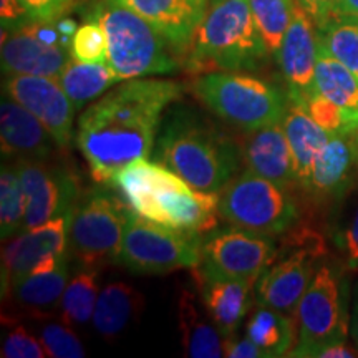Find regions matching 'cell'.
Listing matches in <instances>:
<instances>
[{
	"instance_id": "obj_1",
	"label": "cell",
	"mask_w": 358,
	"mask_h": 358,
	"mask_svg": "<svg viewBox=\"0 0 358 358\" xmlns=\"http://www.w3.org/2000/svg\"><path fill=\"white\" fill-rule=\"evenodd\" d=\"M182 85L173 80H127L80 116L75 143L96 182L151 155L161 116L179 100Z\"/></svg>"
},
{
	"instance_id": "obj_2",
	"label": "cell",
	"mask_w": 358,
	"mask_h": 358,
	"mask_svg": "<svg viewBox=\"0 0 358 358\" xmlns=\"http://www.w3.org/2000/svg\"><path fill=\"white\" fill-rule=\"evenodd\" d=\"M138 216L185 234H204L217 226L219 194L191 187L159 163L136 159L110 181Z\"/></svg>"
},
{
	"instance_id": "obj_3",
	"label": "cell",
	"mask_w": 358,
	"mask_h": 358,
	"mask_svg": "<svg viewBox=\"0 0 358 358\" xmlns=\"http://www.w3.org/2000/svg\"><path fill=\"white\" fill-rule=\"evenodd\" d=\"M156 158L194 189L219 192L239 169L237 143L194 111L174 110L156 138Z\"/></svg>"
},
{
	"instance_id": "obj_4",
	"label": "cell",
	"mask_w": 358,
	"mask_h": 358,
	"mask_svg": "<svg viewBox=\"0 0 358 358\" xmlns=\"http://www.w3.org/2000/svg\"><path fill=\"white\" fill-rule=\"evenodd\" d=\"M268 55L249 0H216L189 43L191 71L259 70Z\"/></svg>"
},
{
	"instance_id": "obj_5",
	"label": "cell",
	"mask_w": 358,
	"mask_h": 358,
	"mask_svg": "<svg viewBox=\"0 0 358 358\" xmlns=\"http://www.w3.org/2000/svg\"><path fill=\"white\" fill-rule=\"evenodd\" d=\"M106 34V65L118 82L171 73L178 62L168 52V40L153 25L116 0H101L92 10Z\"/></svg>"
},
{
	"instance_id": "obj_6",
	"label": "cell",
	"mask_w": 358,
	"mask_h": 358,
	"mask_svg": "<svg viewBox=\"0 0 358 358\" xmlns=\"http://www.w3.org/2000/svg\"><path fill=\"white\" fill-rule=\"evenodd\" d=\"M201 101L232 127L252 133L284 122L289 93L241 71H209L192 83Z\"/></svg>"
},
{
	"instance_id": "obj_7",
	"label": "cell",
	"mask_w": 358,
	"mask_h": 358,
	"mask_svg": "<svg viewBox=\"0 0 358 358\" xmlns=\"http://www.w3.org/2000/svg\"><path fill=\"white\" fill-rule=\"evenodd\" d=\"M350 299L343 272L332 264H320L297 307L299 343L289 357H317L322 348L347 343Z\"/></svg>"
},
{
	"instance_id": "obj_8",
	"label": "cell",
	"mask_w": 358,
	"mask_h": 358,
	"mask_svg": "<svg viewBox=\"0 0 358 358\" xmlns=\"http://www.w3.org/2000/svg\"><path fill=\"white\" fill-rule=\"evenodd\" d=\"M219 214L232 226L268 237L284 234L299 221L297 204L287 186L250 169L224 186L219 196Z\"/></svg>"
},
{
	"instance_id": "obj_9",
	"label": "cell",
	"mask_w": 358,
	"mask_h": 358,
	"mask_svg": "<svg viewBox=\"0 0 358 358\" xmlns=\"http://www.w3.org/2000/svg\"><path fill=\"white\" fill-rule=\"evenodd\" d=\"M131 209L101 189L80 194L69 213V249L85 267L118 264Z\"/></svg>"
},
{
	"instance_id": "obj_10",
	"label": "cell",
	"mask_w": 358,
	"mask_h": 358,
	"mask_svg": "<svg viewBox=\"0 0 358 358\" xmlns=\"http://www.w3.org/2000/svg\"><path fill=\"white\" fill-rule=\"evenodd\" d=\"M199 236L185 234L129 213L118 264L141 275H161L201 264Z\"/></svg>"
},
{
	"instance_id": "obj_11",
	"label": "cell",
	"mask_w": 358,
	"mask_h": 358,
	"mask_svg": "<svg viewBox=\"0 0 358 358\" xmlns=\"http://www.w3.org/2000/svg\"><path fill=\"white\" fill-rule=\"evenodd\" d=\"M325 256V245L315 232L295 234L287 256L279 259L259 275L254 284L259 306L275 308L282 313L297 312L301 299L317 272V262Z\"/></svg>"
},
{
	"instance_id": "obj_12",
	"label": "cell",
	"mask_w": 358,
	"mask_h": 358,
	"mask_svg": "<svg viewBox=\"0 0 358 358\" xmlns=\"http://www.w3.org/2000/svg\"><path fill=\"white\" fill-rule=\"evenodd\" d=\"M70 47L58 19L32 20L13 30L2 29V71L57 78L70 62Z\"/></svg>"
},
{
	"instance_id": "obj_13",
	"label": "cell",
	"mask_w": 358,
	"mask_h": 358,
	"mask_svg": "<svg viewBox=\"0 0 358 358\" xmlns=\"http://www.w3.org/2000/svg\"><path fill=\"white\" fill-rule=\"evenodd\" d=\"M201 254L199 266L206 271L256 284L259 275L277 261L279 249L272 237L234 226L206 232Z\"/></svg>"
},
{
	"instance_id": "obj_14",
	"label": "cell",
	"mask_w": 358,
	"mask_h": 358,
	"mask_svg": "<svg viewBox=\"0 0 358 358\" xmlns=\"http://www.w3.org/2000/svg\"><path fill=\"white\" fill-rule=\"evenodd\" d=\"M69 213L24 231L3 248V294L22 277L50 272L65 261L69 248Z\"/></svg>"
},
{
	"instance_id": "obj_15",
	"label": "cell",
	"mask_w": 358,
	"mask_h": 358,
	"mask_svg": "<svg viewBox=\"0 0 358 358\" xmlns=\"http://www.w3.org/2000/svg\"><path fill=\"white\" fill-rule=\"evenodd\" d=\"M45 159L17 161L25 194V229L66 214L80 198L78 178L64 166L45 164Z\"/></svg>"
},
{
	"instance_id": "obj_16",
	"label": "cell",
	"mask_w": 358,
	"mask_h": 358,
	"mask_svg": "<svg viewBox=\"0 0 358 358\" xmlns=\"http://www.w3.org/2000/svg\"><path fill=\"white\" fill-rule=\"evenodd\" d=\"M3 92L32 113L52 134L57 148H69L73 140V118L77 108L55 77L8 75Z\"/></svg>"
},
{
	"instance_id": "obj_17",
	"label": "cell",
	"mask_w": 358,
	"mask_h": 358,
	"mask_svg": "<svg viewBox=\"0 0 358 358\" xmlns=\"http://www.w3.org/2000/svg\"><path fill=\"white\" fill-rule=\"evenodd\" d=\"M317 58L319 38L317 30H313V19L295 0L292 20L275 58L287 83L289 98L307 101L315 93Z\"/></svg>"
},
{
	"instance_id": "obj_18",
	"label": "cell",
	"mask_w": 358,
	"mask_h": 358,
	"mask_svg": "<svg viewBox=\"0 0 358 358\" xmlns=\"http://www.w3.org/2000/svg\"><path fill=\"white\" fill-rule=\"evenodd\" d=\"M199 299L206 313L214 322L224 337H231L243 324L249 313L250 287L252 282L226 277L216 272L206 271L201 266L192 268Z\"/></svg>"
},
{
	"instance_id": "obj_19",
	"label": "cell",
	"mask_w": 358,
	"mask_h": 358,
	"mask_svg": "<svg viewBox=\"0 0 358 358\" xmlns=\"http://www.w3.org/2000/svg\"><path fill=\"white\" fill-rule=\"evenodd\" d=\"M155 27L176 52H185L208 10V0H116Z\"/></svg>"
},
{
	"instance_id": "obj_20",
	"label": "cell",
	"mask_w": 358,
	"mask_h": 358,
	"mask_svg": "<svg viewBox=\"0 0 358 358\" xmlns=\"http://www.w3.org/2000/svg\"><path fill=\"white\" fill-rule=\"evenodd\" d=\"M0 145L3 156H19V159H47L57 143L29 110L12 96H2Z\"/></svg>"
},
{
	"instance_id": "obj_21",
	"label": "cell",
	"mask_w": 358,
	"mask_h": 358,
	"mask_svg": "<svg viewBox=\"0 0 358 358\" xmlns=\"http://www.w3.org/2000/svg\"><path fill=\"white\" fill-rule=\"evenodd\" d=\"M358 143L350 134H330L312 166L307 191L320 198H337L355 179Z\"/></svg>"
},
{
	"instance_id": "obj_22",
	"label": "cell",
	"mask_w": 358,
	"mask_h": 358,
	"mask_svg": "<svg viewBox=\"0 0 358 358\" xmlns=\"http://www.w3.org/2000/svg\"><path fill=\"white\" fill-rule=\"evenodd\" d=\"M243 158L250 171L271 179L277 185L297 182L294 158L284 124L275 123L256 129L244 143Z\"/></svg>"
},
{
	"instance_id": "obj_23",
	"label": "cell",
	"mask_w": 358,
	"mask_h": 358,
	"mask_svg": "<svg viewBox=\"0 0 358 358\" xmlns=\"http://www.w3.org/2000/svg\"><path fill=\"white\" fill-rule=\"evenodd\" d=\"M282 124L292 151L295 178L299 185L307 189L313 163L322 148L329 141L330 134L315 123V120L308 113L306 101L292 100V98H289V106Z\"/></svg>"
},
{
	"instance_id": "obj_24",
	"label": "cell",
	"mask_w": 358,
	"mask_h": 358,
	"mask_svg": "<svg viewBox=\"0 0 358 358\" xmlns=\"http://www.w3.org/2000/svg\"><path fill=\"white\" fill-rule=\"evenodd\" d=\"M198 294L185 289L178 301V322L182 350L191 358L224 357V335L206 313Z\"/></svg>"
},
{
	"instance_id": "obj_25",
	"label": "cell",
	"mask_w": 358,
	"mask_h": 358,
	"mask_svg": "<svg viewBox=\"0 0 358 358\" xmlns=\"http://www.w3.org/2000/svg\"><path fill=\"white\" fill-rule=\"evenodd\" d=\"M143 297L124 282H111L100 290L93 312V327L103 338L113 340L140 315Z\"/></svg>"
},
{
	"instance_id": "obj_26",
	"label": "cell",
	"mask_w": 358,
	"mask_h": 358,
	"mask_svg": "<svg viewBox=\"0 0 358 358\" xmlns=\"http://www.w3.org/2000/svg\"><path fill=\"white\" fill-rule=\"evenodd\" d=\"M315 92L338 105L348 118L358 123V77L330 55L320 43L315 69Z\"/></svg>"
},
{
	"instance_id": "obj_27",
	"label": "cell",
	"mask_w": 358,
	"mask_h": 358,
	"mask_svg": "<svg viewBox=\"0 0 358 358\" xmlns=\"http://www.w3.org/2000/svg\"><path fill=\"white\" fill-rule=\"evenodd\" d=\"M58 82L77 110L100 98L118 78L106 64H88L70 58L58 75Z\"/></svg>"
},
{
	"instance_id": "obj_28",
	"label": "cell",
	"mask_w": 358,
	"mask_h": 358,
	"mask_svg": "<svg viewBox=\"0 0 358 358\" xmlns=\"http://www.w3.org/2000/svg\"><path fill=\"white\" fill-rule=\"evenodd\" d=\"M245 335L262 348L267 358L289 355L294 343V325L287 313L259 306L245 325Z\"/></svg>"
},
{
	"instance_id": "obj_29",
	"label": "cell",
	"mask_w": 358,
	"mask_h": 358,
	"mask_svg": "<svg viewBox=\"0 0 358 358\" xmlns=\"http://www.w3.org/2000/svg\"><path fill=\"white\" fill-rule=\"evenodd\" d=\"M66 284H69V259H65L50 272L29 274L13 282L10 287L15 301L30 310L52 308L62 301Z\"/></svg>"
},
{
	"instance_id": "obj_30",
	"label": "cell",
	"mask_w": 358,
	"mask_h": 358,
	"mask_svg": "<svg viewBox=\"0 0 358 358\" xmlns=\"http://www.w3.org/2000/svg\"><path fill=\"white\" fill-rule=\"evenodd\" d=\"M319 43L358 77V17L332 13L317 25Z\"/></svg>"
},
{
	"instance_id": "obj_31",
	"label": "cell",
	"mask_w": 358,
	"mask_h": 358,
	"mask_svg": "<svg viewBox=\"0 0 358 358\" xmlns=\"http://www.w3.org/2000/svg\"><path fill=\"white\" fill-rule=\"evenodd\" d=\"M250 10L268 55L277 58L292 20L295 0H249Z\"/></svg>"
},
{
	"instance_id": "obj_32",
	"label": "cell",
	"mask_w": 358,
	"mask_h": 358,
	"mask_svg": "<svg viewBox=\"0 0 358 358\" xmlns=\"http://www.w3.org/2000/svg\"><path fill=\"white\" fill-rule=\"evenodd\" d=\"M25 194L17 168L3 164L0 171V237L12 239L25 229Z\"/></svg>"
},
{
	"instance_id": "obj_33",
	"label": "cell",
	"mask_w": 358,
	"mask_h": 358,
	"mask_svg": "<svg viewBox=\"0 0 358 358\" xmlns=\"http://www.w3.org/2000/svg\"><path fill=\"white\" fill-rule=\"evenodd\" d=\"M98 274L95 271L80 272L66 284L60 301L62 320L66 325H83L93 317L98 299Z\"/></svg>"
},
{
	"instance_id": "obj_34",
	"label": "cell",
	"mask_w": 358,
	"mask_h": 358,
	"mask_svg": "<svg viewBox=\"0 0 358 358\" xmlns=\"http://www.w3.org/2000/svg\"><path fill=\"white\" fill-rule=\"evenodd\" d=\"M106 52H108L106 34L96 20L78 27L71 40V58L88 64H106Z\"/></svg>"
},
{
	"instance_id": "obj_35",
	"label": "cell",
	"mask_w": 358,
	"mask_h": 358,
	"mask_svg": "<svg viewBox=\"0 0 358 358\" xmlns=\"http://www.w3.org/2000/svg\"><path fill=\"white\" fill-rule=\"evenodd\" d=\"M306 105L315 123L329 134H350L358 129V123L348 118L345 111L320 93L315 92L308 96Z\"/></svg>"
},
{
	"instance_id": "obj_36",
	"label": "cell",
	"mask_w": 358,
	"mask_h": 358,
	"mask_svg": "<svg viewBox=\"0 0 358 358\" xmlns=\"http://www.w3.org/2000/svg\"><path fill=\"white\" fill-rule=\"evenodd\" d=\"M40 342L52 358H83L85 348L78 335L65 324H45L40 330Z\"/></svg>"
},
{
	"instance_id": "obj_37",
	"label": "cell",
	"mask_w": 358,
	"mask_h": 358,
	"mask_svg": "<svg viewBox=\"0 0 358 358\" xmlns=\"http://www.w3.org/2000/svg\"><path fill=\"white\" fill-rule=\"evenodd\" d=\"M3 358H43L48 357L42 342L27 332L25 327L15 325L8 330L3 338L2 353Z\"/></svg>"
},
{
	"instance_id": "obj_38",
	"label": "cell",
	"mask_w": 358,
	"mask_h": 358,
	"mask_svg": "<svg viewBox=\"0 0 358 358\" xmlns=\"http://www.w3.org/2000/svg\"><path fill=\"white\" fill-rule=\"evenodd\" d=\"M34 20H57L78 0H20Z\"/></svg>"
},
{
	"instance_id": "obj_39",
	"label": "cell",
	"mask_w": 358,
	"mask_h": 358,
	"mask_svg": "<svg viewBox=\"0 0 358 358\" xmlns=\"http://www.w3.org/2000/svg\"><path fill=\"white\" fill-rule=\"evenodd\" d=\"M0 20H2V29L13 30L34 19L20 0H0Z\"/></svg>"
},
{
	"instance_id": "obj_40",
	"label": "cell",
	"mask_w": 358,
	"mask_h": 358,
	"mask_svg": "<svg viewBox=\"0 0 358 358\" xmlns=\"http://www.w3.org/2000/svg\"><path fill=\"white\" fill-rule=\"evenodd\" d=\"M224 357L229 358H267L262 348L256 345L249 337L248 338H232L224 340Z\"/></svg>"
},
{
	"instance_id": "obj_41",
	"label": "cell",
	"mask_w": 358,
	"mask_h": 358,
	"mask_svg": "<svg viewBox=\"0 0 358 358\" xmlns=\"http://www.w3.org/2000/svg\"><path fill=\"white\" fill-rule=\"evenodd\" d=\"M342 248L345 250L347 264L350 268H358V208L342 234Z\"/></svg>"
},
{
	"instance_id": "obj_42",
	"label": "cell",
	"mask_w": 358,
	"mask_h": 358,
	"mask_svg": "<svg viewBox=\"0 0 358 358\" xmlns=\"http://www.w3.org/2000/svg\"><path fill=\"white\" fill-rule=\"evenodd\" d=\"M317 25L325 22L334 13L337 0H297Z\"/></svg>"
},
{
	"instance_id": "obj_43",
	"label": "cell",
	"mask_w": 358,
	"mask_h": 358,
	"mask_svg": "<svg viewBox=\"0 0 358 358\" xmlns=\"http://www.w3.org/2000/svg\"><path fill=\"white\" fill-rule=\"evenodd\" d=\"M319 358H350L357 357L353 348H350L347 343H335V345L325 347L319 352Z\"/></svg>"
},
{
	"instance_id": "obj_44",
	"label": "cell",
	"mask_w": 358,
	"mask_h": 358,
	"mask_svg": "<svg viewBox=\"0 0 358 358\" xmlns=\"http://www.w3.org/2000/svg\"><path fill=\"white\" fill-rule=\"evenodd\" d=\"M350 335L358 348V280L352 292V308H350Z\"/></svg>"
},
{
	"instance_id": "obj_45",
	"label": "cell",
	"mask_w": 358,
	"mask_h": 358,
	"mask_svg": "<svg viewBox=\"0 0 358 358\" xmlns=\"http://www.w3.org/2000/svg\"><path fill=\"white\" fill-rule=\"evenodd\" d=\"M334 13L358 17V0H337L335 2Z\"/></svg>"
},
{
	"instance_id": "obj_46",
	"label": "cell",
	"mask_w": 358,
	"mask_h": 358,
	"mask_svg": "<svg viewBox=\"0 0 358 358\" xmlns=\"http://www.w3.org/2000/svg\"><path fill=\"white\" fill-rule=\"evenodd\" d=\"M353 136H355V140H357V143H358V129H357L355 133H353Z\"/></svg>"
},
{
	"instance_id": "obj_47",
	"label": "cell",
	"mask_w": 358,
	"mask_h": 358,
	"mask_svg": "<svg viewBox=\"0 0 358 358\" xmlns=\"http://www.w3.org/2000/svg\"><path fill=\"white\" fill-rule=\"evenodd\" d=\"M213 2H216V0H213Z\"/></svg>"
}]
</instances>
